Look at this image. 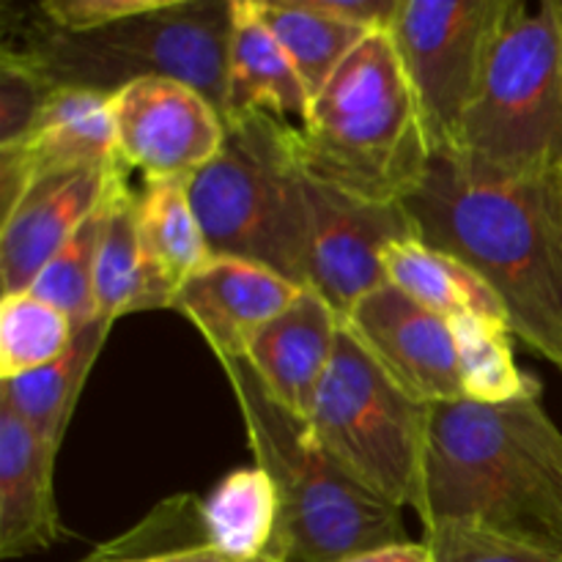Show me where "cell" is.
Instances as JSON below:
<instances>
[{
	"mask_svg": "<svg viewBox=\"0 0 562 562\" xmlns=\"http://www.w3.org/2000/svg\"><path fill=\"white\" fill-rule=\"evenodd\" d=\"M113 165L60 170L33 181L14 212L0 223L3 296L31 291L44 267L99 206Z\"/></svg>",
	"mask_w": 562,
	"mask_h": 562,
	"instance_id": "obj_15",
	"label": "cell"
},
{
	"mask_svg": "<svg viewBox=\"0 0 562 562\" xmlns=\"http://www.w3.org/2000/svg\"><path fill=\"white\" fill-rule=\"evenodd\" d=\"M113 162H119V146L108 93L55 88L25 137L0 148V223L42 176Z\"/></svg>",
	"mask_w": 562,
	"mask_h": 562,
	"instance_id": "obj_13",
	"label": "cell"
},
{
	"mask_svg": "<svg viewBox=\"0 0 562 562\" xmlns=\"http://www.w3.org/2000/svg\"><path fill=\"white\" fill-rule=\"evenodd\" d=\"M119 159L143 181L192 179L225 140V119L201 91L148 77L110 97Z\"/></svg>",
	"mask_w": 562,
	"mask_h": 562,
	"instance_id": "obj_11",
	"label": "cell"
},
{
	"mask_svg": "<svg viewBox=\"0 0 562 562\" xmlns=\"http://www.w3.org/2000/svg\"><path fill=\"white\" fill-rule=\"evenodd\" d=\"M267 560V558H263ZM258 560V562H263ZM80 562H236L212 552V549H165L154 541L148 527L137 525L124 536L102 543Z\"/></svg>",
	"mask_w": 562,
	"mask_h": 562,
	"instance_id": "obj_31",
	"label": "cell"
},
{
	"mask_svg": "<svg viewBox=\"0 0 562 562\" xmlns=\"http://www.w3.org/2000/svg\"><path fill=\"white\" fill-rule=\"evenodd\" d=\"M234 390L247 445L278 492V562H349L412 541L401 508L351 477L305 420L274 404L247 360H217Z\"/></svg>",
	"mask_w": 562,
	"mask_h": 562,
	"instance_id": "obj_3",
	"label": "cell"
},
{
	"mask_svg": "<svg viewBox=\"0 0 562 562\" xmlns=\"http://www.w3.org/2000/svg\"><path fill=\"white\" fill-rule=\"evenodd\" d=\"M417 516L562 558V431L541 395L434 406Z\"/></svg>",
	"mask_w": 562,
	"mask_h": 562,
	"instance_id": "obj_2",
	"label": "cell"
},
{
	"mask_svg": "<svg viewBox=\"0 0 562 562\" xmlns=\"http://www.w3.org/2000/svg\"><path fill=\"white\" fill-rule=\"evenodd\" d=\"M212 256L258 263L307 289L305 168L296 126L272 113L225 121L217 157L190 179Z\"/></svg>",
	"mask_w": 562,
	"mask_h": 562,
	"instance_id": "obj_6",
	"label": "cell"
},
{
	"mask_svg": "<svg viewBox=\"0 0 562 562\" xmlns=\"http://www.w3.org/2000/svg\"><path fill=\"white\" fill-rule=\"evenodd\" d=\"M168 0H44L38 14L49 25L66 33H91L102 27L119 25L124 20L151 14L162 9Z\"/></svg>",
	"mask_w": 562,
	"mask_h": 562,
	"instance_id": "obj_30",
	"label": "cell"
},
{
	"mask_svg": "<svg viewBox=\"0 0 562 562\" xmlns=\"http://www.w3.org/2000/svg\"><path fill=\"white\" fill-rule=\"evenodd\" d=\"M234 0H168L151 14L91 33H66L27 20L20 53L55 88H86L113 97L148 77H168L201 91L223 113L228 104V47Z\"/></svg>",
	"mask_w": 562,
	"mask_h": 562,
	"instance_id": "obj_5",
	"label": "cell"
},
{
	"mask_svg": "<svg viewBox=\"0 0 562 562\" xmlns=\"http://www.w3.org/2000/svg\"><path fill=\"white\" fill-rule=\"evenodd\" d=\"M302 291L267 267L212 256L181 285L173 311L195 324L217 360H245L252 338Z\"/></svg>",
	"mask_w": 562,
	"mask_h": 562,
	"instance_id": "obj_14",
	"label": "cell"
},
{
	"mask_svg": "<svg viewBox=\"0 0 562 562\" xmlns=\"http://www.w3.org/2000/svg\"><path fill=\"white\" fill-rule=\"evenodd\" d=\"M256 5L300 71L311 102L368 36L360 27L313 14L300 0H256Z\"/></svg>",
	"mask_w": 562,
	"mask_h": 562,
	"instance_id": "obj_25",
	"label": "cell"
},
{
	"mask_svg": "<svg viewBox=\"0 0 562 562\" xmlns=\"http://www.w3.org/2000/svg\"><path fill=\"white\" fill-rule=\"evenodd\" d=\"M278 492L261 467H245L225 475L201 499L206 547L236 562L269 558L278 532Z\"/></svg>",
	"mask_w": 562,
	"mask_h": 562,
	"instance_id": "obj_23",
	"label": "cell"
},
{
	"mask_svg": "<svg viewBox=\"0 0 562 562\" xmlns=\"http://www.w3.org/2000/svg\"><path fill=\"white\" fill-rule=\"evenodd\" d=\"M344 327L366 355L412 398L428 406L461 401L453 329L395 285L362 296Z\"/></svg>",
	"mask_w": 562,
	"mask_h": 562,
	"instance_id": "obj_12",
	"label": "cell"
},
{
	"mask_svg": "<svg viewBox=\"0 0 562 562\" xmlns=\"http://www.w3.org/2000/svg\"><path fill=\"white\" fill-rule=\"evenodd\" d=\"M53 91V82L44 80L20 53L3 47V55H0V148L14 146L25 137Z\"/></svg>",
	"mask_w": 562,
	"mask_h": 562,
	"instance_id": "obj_28",
	"label": "cell"
},
{
	"mask_svg": "<svg viewBox=\"0 0 562 562\" xmlns=\"http://www.w3.org/2000/svg\"><path fill=\"white\" fill-rule=\"evenodd\" d=\"M110 329H113V322L97 318L77 329L71 346L58 360L22 376L0 379V401L9 404L20 415V420L55 453L60 450L77 401L104 340L110 338Z\"/></svg>",
	"mask_w": 562,
	"mask_h": 562,
	"instance_id": "obj_20",
	"label": "cell"
},
{
	"mask_svg": "<svg viewBox=\"0 0 562 562\" xmlns=\"http://www.w3.org/2000/svg\"><path fill=\"white\" fill-rule=\"evenodd\" d=\"M307 11L366 33H390L401 0H300Z\"/></svg>",
	"mask_w": 562,
	"mask_h": 562,
	"instance_id": "obj_32",
	"label": "cell"
},
{
	"mask_svg": "<svg viewBox=\"0 0 562 562\" xmlns=\"http://www.w3.org/2000/svg\"><path fill=\"white\" fill-rule=\"evenodd\" d=\"M137 225L148 269L173 294L212 261L190 201V179L143 181L137 190Z\"/></svg>",
	"mask_w": 562,
	"mask_h": 562,
	"instance_id": "obj_22",
	"label": "cell"
},
{
	"mask_svg": "<svg viewBox=\"0 0 562 562\" xmlns=\"http://www.w3.org/2000/svg\"><path fill=\"white\" fill-rule=\"evenodd\" d=\"M423 541L431 549L434 562H562L560 554L521 547L461 525H437L423 530Z\"/></svg>",
	"mask_w": 562,
	"mask_h": 562,
	"instance_id": "obj_29",
	"label": "cell"
},
{
	"mask_svg": "<svg viewBox=\"0 0 562 562\" xmlns=\"http://www.w3.org/2000/svg\"><path fill=\"white\" fill-rule=\"evenodd\" d=\"M387 283L445 322L483 316L505 322L503 302L472 267L423 239H406L384 252Z\"/></svg>",
	"mask_w": 562,
	"mask_h": 562,
	"instance_id": "obj_21",
	"label": "cell"
},
{
	"mask_svg": "<svg viewBox=\"0 0 562 562\" xmlns=\"http://www.w3.org/2000/svg\"><path fill=\"white\" fill-rule=\"evenodd\" d=\"M344 322L329 302L305 289L252 338L245 360L269 398L300 420H311L318 390L333 366Z\"/></svg>",
	"mask_w": 562,
	"mask_h": 562,
	"instance_id": "obj_16",
	"label": "cell"
},
{
	"mask_svg": "<svg viewBox=\"0 0 562 562\" xmlns=\"http://www.w3.org/2000/svg\"><path fill=\"white\" fill-rule=\"evenodd\" d=\"M110 220L97 261L99 318L119 322L143 311H173L176 294L148 272L137 225V190L130 184V168L119 162L110 173Z\"/></svg>",
	"mask_w": 562,
	"mask_h": 562,
	"instance_id": "obj_19",
	"label": "cell"
},
{
	"mask_svg": "<svg viewBox=\"0 0 562 562\" xmlns=\"http://www.w3.org/2000/svg\"><path fill=\"white\" fill-rule=\"evenodd\" d=\"M307 289L340 318L371 291L387 285L384 252L420 239L406 203H373L305 173Z\"/></svg>",
	"mask_w": 562,
	"mask_h": 562,
	"instance_id": "obj_10",
	"label": "cell"
},
{
	"mask_svg": "<svg viewBox=\"0 0 562 562\" xmlns=\"http://www.w3.org/2000/svg\"><path fill=\"white\" fill-rule=\"evenodd\" d=\"M519 0H401L390 38L434 154H453Z\"/></svg>",
	"mask_w": 562,
	"mask_h": 562,
	"instance_id": "obj_9",
	"label": "cell"
},
{
	"mask_svg": "<svg viewBox=\"0 0 562 562\" xmlns=\"http://www.w3.org/2000/svg\"><path fill=\"white\" fill-rule=\"evenodd\" d=\"M110 173H113V170H110ZM110 201H113V195H110L108 176V190H104L99 206L88 214L86 223L71 234V239L60 247L58 256L44 267V272L38 274L36 283L31 285V294H36L38 300L49 302V305L58 307L60 313H66L77 329H82L86 324L97 322L99 318L97 261L99 250H102L104 228H108L110 220Z\"/></svg>",
	"mask_w": 562,
	"mask_h": 562,
	"instance_id": "obj_26",
	"label": "cell"
},
{
	"mask_svg": "<svg viewBox=\"0 0 562 562\" xmlns=\"http://www.w3.org/2000/svg\"><path fill=\"white\" fill-rule=\"evenodd\" d=\"M263 562H278V560H274V558H267Z\"/></svg>",
	"mask_w": 562,
	"mask_h": 562,
	"instance_id": "obj_34",
	"label": "cell"
},
{
	"mask_svg": "<svg viewBox=\"0 0 562 562\" xmlns=\"http://www.w3.org/2000/svg\"><path fill=\"white\" fill-rule=\"evenodd\" d=\"M434 406L398 387L340 327L333 366L307 420L318 448L395 508L423 503Z\"/></svg>",
	"mask_w": 562,
	"mask_h": 562,
	"instance_id": "obj_8",
	"label": "cell"
},
{
	"mask_svg": "<svg viewBox=\"0 0 562 562\" xmlns=\"http://www.w3.org/2000/svg\"><path fill=\"white\" fill-rule=\"evenodd\" d=\"M77 327L66 313L36 294L0 300V379H14L58 360L75 340Z\"/></svg>",
	"mask_w": 562,
	"mask_h": 562,
	"instance_id": "obj_27",
	"label": "cell"
},
{
	"mask_svg": "<svg viewBox=\"0 0 562 562\" xmlns=\"http://www.w3.org/2000/svg\"><path fill=\"white\" fill-rule=\"evenodd\" d=\"M311 179L373 203H406L431 168V143L390 33H368L296 124Z\"/></svg>",
	"mask_w": 562,
	"mask_h": 562,
	"instance_id": "obj_4",
	"label": "cell"
},
{
	"mask_svg": "<svg viewBox=\"0 0 562 562\" xmlns=\"http://www.w3.org/2000/svg\"><path fill=\"white\" fill-rule=\"evenodd\" d=\"M448 324L453 329L461 401L503 406L541 395V382L516 366L508 324L483 316H459Z\"/></svg>",
	"mask_w": 562,
	"mask_h": 562,
	"instance_id": "obj_24",
	"label": "cell"
},
{
	"mask_svg": "<svg viewBox=\"0 0 562 562\" xmlns=\"http://www.w3.org/2000/svg\"><path fill=\"white\" fill-rule=\"evenodd\" d=\"M55 453L0 401V558L47 552L64 536L55 503Z\"/></svg>",
	"mask_w": 562,
	"mask_h": 562,
	"instance_id": "obj_17",
	"label": "cell"
},
{
	"mask_svg": "<svg viewBox=\"0 0 562 562\" xmlns=\"http://www.w3.org/2000/svg\"><path fill=\"white\" fill-rule=\"evenodd\" d=\"M560 9H562V0H560Z\"/></svg>",
	"mask_w": 562,
	"mask_h": 562,
	"instance_id": "obj_35",
	"label": "cell"
},
{
	"mask_svg": "<svg viewBox=\"0 0 562 562\" xmlns=\"http://www.w3.org/2000/svg\"><path fill=\"white\" fill-rule=\"evenodd\" d=\"M406 209L417 236L475 269L510 333L562 373V181L508 184L434 154Z\"/></svg>",
	"mask_w": 562,
	"mask_h": 562,
	"instance_id": "obj_1",
	"label": "cell"
},
{
	"mask_svg": "<svg viewBox=\"0 0 562 562\" xmlns=\"http://www.w3.org/2000/svg\"><path fill=\"white\" fill-rule=\"evenodd\" d=\"M311 93L289 53L280 47L256 0H234V27L228 47V104L225 121L250 113H272L302 124ZM291 124V121H289Z\"/></svg>",
	"mask_w": 562,
	"mask_h": 562,
	"instance_id": "obj_18",
	"label": "cell"
},
{
	"mask_svg": "<svg viewBox=\"0 0 562 562\" xmlns=\"http://www.w3.org/2000/svg\"><path fill=\"white\" fill-rule=\"evenodd\" d=\"M450 157L508 184L562 181L560 0H519Z\"/></svg>",
	"mask_w": 562,
	"mask_h": 562,
	"instance_id": "obj_7",
	"label": "cell"
},
{
	"mask_svg": "<svg viewBox=\"0 0 562 562\" xmlns=\"http://www.w3.org/2000/svg\"><path fill=\"white\" fill-rule=\"evenodd\" d=\"M349 562H434L431 549L426 547V541H406V543H395V547H384L376 549V552L360 554V558L349 560Z\"/></svg>",
	"mask_w": 562,
	"mask_h": 562,
	"instance_id": "obj_33",
	"label": "cell"
}]
</instances>
